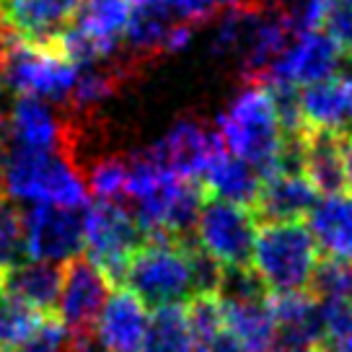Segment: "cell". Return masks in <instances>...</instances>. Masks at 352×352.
Instances as JSON below:
<instances>
[{
  "mask_svg": "<svg viewBox=\"0 0 352 352\" xmlns=\"http://www.w3.org/2000/svg\"><path fill=\"white\" fill-rule=\"evenodd\" d=\"M223 267L212 262L192 239H151L140 243L124 267L122 285L145 306L161 308L218 293Z\"/></svg>",
  "mask_w": 352,
  "mask_h": 352,
  "instance_id": "cell-1",
  "label": "cell"
},
{
  "mask_svg": "<svg viewBox=\"0 0 352 352\" xmlns=\"http://www.w3.org/2000/svg\"><path fill=\"white\" fill-rule=\"evenodd\" d=\"M215 132L220 145L256 168L262 179L285 168H298L296 140L287 135L272 91L259 80L243 83L220 114Z\"/></svg>",
  "mask_w": 352,
  "mask_h": 352,
  "instance_id": "cell-2",
  "label": "cell"
},
{
  "mask_svg": "<svg viewBox=\"0 0 352 352\" xmlns=\"http://www.w3.org/2000/svg\"><path fill=\"white\" fill-rule=\"evenodd\" d=\"M83 168L67 153L11 148L3 166V195L13 202L80 210L86 202Z\"/></svg>",
  "mask_w": 352,
  "mask_h": 352,
  "instance_id": "cell-3",
  "label": "cell"
},
{
  "mask_svg": "<svg viewBox=\"0 0 352 352\" xmlns=\"http://www.w3.org/2000/svg\"><path fill=\"white\" fill-rule=\"evenodd\" d=\"M319 246L300 220L264 223L256 231L249 270L267 293H296L311 285Z\"/></svg>",
  "mask_w": 352,
  "mask_h": 352,
  "instance_id": "cell-4",
  "label": "cell"
},
{
  "mask_svg": "<svg viewBox=\"0 0 352 352\" xmlns=\"http://www.w3.org/2000/svg\"><path fill=\"white\" fill-rule=\"evenodd\" d=\"M3 83L19 96L42 99L47 104H67L78 80V65L52 42H26L11 36L3 60Z\"/></svg>",
  "mask_w": 352,
  "mask_h": 352,
  "instance_id": "cell-5",
  "label": "cell"
},
{
  "mask_svg": "<svg viewBox=\"0 0 352 352\" xmlns=\"http://www.w3.org/2000/svg\"><path fill=\"white\" fill-rule=\"evenodd\" d=\"M195 239L223 270H243L252 262L256 215L246 205L205 197L195 223Z\"/></svg>",
  "mask_w": 352,
  "mask_h": 352,
  "instance_id": "cell-6",
  "label": "cell"
},
{
  "mask_svg": "<svg viewBox=\"0 0 352 352\" xmlns=\"http://www.w3.org/2000/svg\"><path fill=\"white\" fill-rule=\"evenodd\" d=\"M140 226L130 208L99 199L83 215V246L88 259L101 267L111 283H122L124 267L140 246Z\"/></svg>",
  "mask_w": 352,
  "mask_h": 352,
  "instance_id": "cell-7",
  "label": "cell"
},
{
  "mask_svg": "<svg viewBox=\"0 0 352 352\" xmlns=\"http://www.w3.org/2000/svg\"><path fill=\"white\" fill-rule=\"evenodd\" d=\"M342 52L344 50L340 44L321 29L298 32L259 83L272 91H298L300 86H311L340 70Z\"/></svg>",
  "mask_w": 352,
  "mask_h": 352,
  "instance_id": "cell-8",
  "label": "cell"
},
{
  "mask_svg": "<svg viewBox=\"0 0 352 352\" xmlns=\"http://www.w3.org/2000/svg\"><path fill=\"white\" fill-rule=\"evenodd\" d=\"M78 124L73 117H63L55 104L19 96L6 122V143L23 151H50L76 158Z\"/></svg>",
  "mask_w": 352,
  "mask_h": 352,
  "instance_id": "cell-9",
  "label": "cell"
},
{
  "mask_svg": "<svg viewBox=\"0 0 352 352\" xmlns=\"http://www.w3.org/2000/svg\"><path fill=\"white\" fill-rule=\"evenodd\" d=\"M23 246L36 262H70L83 249V212L57 205H29L23 212Z\"/></svg>",
  "mask_w": 352,
  "mask_h": 352,
  "instance_id": "cell-10",
  "label": "cell"
},
{
  "mask_svg": "<svg viewBox=\"0 0 352 352\" xmlns=\"http://www.w3.org/2000/svg\"><path fill=\"white\" fill-rule=\"evenodd\" d=\"M111 296L109 275L91 259H70L63 267V285L57 298V321L67 331H91L96 316Z\"/></svg>",
  "mask_w": 352,
  "mask_h": 352,
  "instance_id": "cell-11",
  "label": "cell"
},
{
  "mask_svg": "<svg viewBox=\"0 0 352 352\" xmlns=\"http://www.w3.org/2000/svg\"><path fill=\"white\" fill-rule=\"evenodd\" d=\"M223 151L218 132L208 127L205 122L195 117H184L171 124V130L155 145H151V153L161 164L174 171L182 179L195 182L197 176L205 174L210 161Z\"/></svg>",
  "mask_w": 352,
  "mask_h": 352,
  "instance_id": "cell-12",
  "label": "cell"
},
{
  "mask_svg": "<svg viewBox=\"0 0 352 352\" xmlns=\"http://www.w3.org/2000/svg\"><path fill=\"white\" fill-rule=\"evenodd\" d=\"M300 130L350 135L352 130V78L344 73L316 80L298 91Z\"/></svg>",
  "mask_w": 352,
  "mask_h": 352,
  "instance_id": "cell-13",
  "label": "cell"
},
{
  "mask_svg": "<svg viewBox=\"0 0 352 352\" xmlns=\"http://www.w3.org/2000/svg\"><path fill=\"white\" fill-rule=\"evenodd\" d=\"M148 306L132 290L122 287L111 293L91 327V337L99 352H140L148 331Z\"/></svg>",
  "mask_w": 352,
  "mask_h": 352,
  "instance_id": "cell-14",
  "label": "cell"
},
{
  "mask_svg": "<svg viewBox=\"0 0 352 352\" xmlns=\"http://www.w3.org/2000/svg\"><path fill=\"white\" fill-rule=\"evenodd\" d=\"M350 135L300 130L296 135L298 168L319 195H340L344 182V140Z\"/></svg>",
  "mask_w": 352,
  "mask_h": 352,
  "instance_id": "cell-15",
  "label": "cell"
},
{
  "mask_svg": "<svg viewBox=\"0 0 352 352\" xmlns=\"http://www.w3.org/2000/svg\"><path fill=\"white\" fill-rule=\"evenodd\" d=\"M83 0H0V16L26 42H52L76 19Z\"/></svg>",
  "mask_w": 352,
  "mask_h": 352,
  "instance_id": "cell-16",
  "label": "cell"
},
{
  "mask_svg": "<svg viewBox=\"0 0 352 352\" xmlns=\"http://www.w3.org/2000/svg\"><path fill=\"white\" fill-rule=\"evenodd\" d=\"M319 202V192L298 168H285L262 179V189L254 199V215L264 223L300 220Z\"/></svg>",
  "mask_w": 352,
  "mask_h": 352,
  "instance_id": "cell-17",
  "label": "cell"
},
{
  "mask_svg": "<svg viewBox=\"0 0 352 352\" xmlns=\"http://www.w3.org/2000/svg\"><path fill=\"white\" fill-rule=\"evenodd\" d=\"M63 285V267L52 262H19L0 272V296L21 300L29 308L47 314L57 306Z\"/></svg>",
  "mask_w": 352,
  "mask_h": 352,
  "instance_id": "cell-18",
  "label": "cell"
},
{
  "mask_svg": "<svg viewBox=\"0 0 352 352\" xmlns=\"http://www.w3.org/2000/svg\"><path fill=\"white\" fill-rule=\"evenodd\" d=\"M132 11L135 8L130 0H83L76 13L78 21L70 26L78 29L91 44H96L109 63L127 34Z\"/></svg>",
  "mask_w": 352,
  "mask_h": 352,
  "instance_id": "cell-19",
  "label": "cell"
},
{
  "mask_svg": "<svg viewBox=\"0 0 352 352\" xmlns=\"http://www.w3.org/2000/svg\"><path fill=\"white\" fill-rule=\"evenodd\" d=\"M308 231L331 259L352 262V195H324L308 212Z\"/></svg>",
  "mask_w": 352,
  "mask_h": 352,
  "instance_id": "cell-20",
  "label": "cell"
},
{
  "mask_svg": "<svg viewBox=\"0 0 352 352\" xmlns=\"http://www.w3.org/2000/svg\"><path fill=\"white\" fill-rule=\"evenodd\" d=\"M262 189V176L256 168L243 164L241 158L220 151L202 174V192L205 197L226 199L236 205L252 208L256 195Z\"/></svg>",
  "mask_w": 352,
  "mask_h": 352,
  "instance_id": "cell-21",
  "label": "cell"
},
{
  "mask_svg": "<svg viewBox=\"0 0 352 352\" xmlns=\"http://www.w3.org/2000/svg\"><path fill=\"white\" fill-rule=\"evenodd\" d=\"M140 352H197L187 306L174 303V306L155 308V314L148 321Z\"/></svg>",
  "mask_w": 352,
  "mask_h": 352,
  "instance_id": "cell-22",
  "label": "cell"
},
{
  "mask_svg": "<svg viewBox=\"0 0 352 352\" xmlns=\"http://www.w3.org/2000/svg\"><path fill=\"white\" fill-rule=\"evenodd\" d=\"M127 176H130V155L111 153L101 155L83 171L86 187L99 199L120 202L127 192Z\"/></svg>",
  "mask_w": 352,
  "mask_h": 352,
  "instance_id": "cell-23",
  "label": "cell"
},
{
  "mask_svg": "<svg viewBox=\"0 0 352 352\" xmlns=\"http://www.w3.org/2000/svg\"><path fill=\"white\" fill-rule=\"evenodd\" d=\"M42 321L44 314L29 308L21 300L0 296V352L32 340L36 329L42 327Z\"/></svg>",
  "mask_w": 352,
  "mask_h": 352,
  "instance_id": "cell-24",
  "label": "cell"
},
{
  "mask_svg": "<svg viewBox=\"0 0 352 352\" xmlns=\"http://www.w3.org/2000/svg\"><path fill=\"white\" fill-rule=\"evenodd\" d=\"M321 344L327 352H352V300H319Z\"/></svg>",
  "mask_w": 352,
  "mask_h": 352,
  "instance_id": "cell-25",
  "label": "cell"
},
{
  "mask_svg": "<svg viewBox=\"0 0 352 352\" xmlns=\"http://www.w3.org/2000/svg\"><path fill=\"white\" fill-rule=\"evenodd\" d=\"M311 293L319 300H352V262L324 259L311 277Z\"/></svg>",
  "mask_w": 352,
  "mask_h": 352,
  "instance_id": "cell-26",
  "label": "cell"
},
{
  "mask_svg": "<svg viewBox=\"0 0 352 352\" xmlns=\"http://www.w3.org/2000/svg\"><path fill=\"white\" fill-rule=\"evenodd\" d=\"M23 254V212L13 199L0 197V272L21 262Z\"/></svg>",
  "mask_w": 352,
  "mask_h": 352,
  "instance_id": "cell-27",
  "label": "cell"
},
{
  "mask_svg": "<svg viewBox=\"0 0 352 352\" xmlns=\"http://www.w3.org/2000/svg\"><path fill=\"white\" fill-rule=\"evenodd\" d=\"M70 340H73V331H67L57 319H44L32 340L3 352H67Z\"/></svg>",
  "mask_w": 352,
  "mask_h": 352,
  "instance_id": "cell-28",
  "label": "cell"
},
{
  "mask_svg": "<svg viewBox=\"0 0 352 352\" xmlns=\"http://www.w3.org/2000/svg\"><path fill=\"white\" fill-rule=\"evenodd\" d=\"M321 32L329 34L342 50H352V8L342 0H329L321 19Z\"/></svg>",
  "mask_w": 352,
  "mask_h": 352,
  "instance_id": "cell-29",
  "label": "cell"
},
{
  "mask_svg": "<svg viewBox=\"0 0 352 352\" xmlns=\"http://www.w3.org/2000/svg\"><path fill=\"white\" fill-rule=\"evenodd\" d=\"M166 11L174 16L176 21L197 26L205 23L218 13V3L215 0H166Z\"/></svg>",
  "mask_w": 352,
  "mask_h": 352,
  "instance_id": "cell-30",
  "label": "cell"
},
{
  "mask_svg": "<svg viewBox=\"0 0 352 352\" xmlns=\"http://www.w3.org/2000/svg\"><path fill=\"white\" fill-rule=\"evenodd\" d=\"M197 352H246V350H243L239 342L233 340L231 334H226V331H223V334H218L212 342L202 344Z\"/></svg>",
  "mask_w": 352,
  "mask_h": 352,
  "instance_id": "cell-31",
  "label": "cell"
},
{
  "mask_svg": "<svg viewBox=\"0 0 352 352\" xmlns=\"http://www.w3.org/2000/svg\"><path fill=\"white\" fill-rule=\"evenodd\" d=\"M218 8H246V6H267L275 0H215Z\"/></svg>",
  "mask_w": 352,
  "mask_h": 352,
  "instance_id": "cell-32",
  "label": "cell"
},
{
  "mask_svg": "<svg viewBox=\"0 0 352 352\" xmlns=\"http://www.w3.org/2000/svg\"><path fill=\"white\" fill-rule=\"evenodd\" d=\"M344 182L352 189V138L344 140Z\"/></svg>",
  "mask_w": 352,
  "mask_h": 352,
  "instance_id": "cell-33",
  "label": "cell"
},
{
  "mask_svg": "<svg viewBox=\"0 0 352 352\" xmlns=\"http://www.w3.org/2000/svg\"><path fill=\"white\" fill-rule=\"evenodd\" d=\"M8 42H11V36H8V26H6L3 16H0V67H3L6 52H8Z\"/></svg>",
  "mask_w": 352,
  "mask_h": 352,
  "instance_id": "cell-34",
  "label": "cell"
},
{
  "mask_svg": "<svg viewBox=\"0 0 352 352\" xmlns=\"http://www.w3.org/2000/svg\"><path fill=\"white\" fill-rule=\"evenodd\" d=\"M135 8H143V6H164L166 0H130Z\"/></svg>",
  "mask_w": 352,
  "mask_h": 352,
  "instance_id": "cell-35",
  "label": "cell"
},
{
  "mask_svg": "<svg viewBox=\"0 0 352 352\" xmlns=\"http://www.w3.org/2000/svg\"><path fill=\"white\" fill-rule=\"evenodd\" d=\"M6 132V114H3V104H0V135Z\"/></svg>",
  "mask_w": 352,
  "mask_h": 352,
  "instance_id": "cell-36",
  "label": "cell"
},
{
  "mask_svg": "<svg viewBox=\"0 0 352 352\" xmlns=\"http://www.w3.org/2000/svg\"><path fill=\"white\" fill-rule=\"evenodd\" d=\"M342 3H344V6H350V8H352V0H342Z\"/></svg>",
  "mask_w": 352,
  "mask_h": 352,
  "instance_id": "cell-37",
  "label": "cell"
},
{
  "mask_svg": "<svg viewBox=\"0 0 352 352\" xmlns=\"http://www.w3.org/2000/svg\"><path fill=\"white\" fill-rule=\"evenodd\" d=\"M350 52H352V50H350Z\"/></svg>",
  "mask_w": 352,
  "mask_h": 352,
  "instance_id": "cell-38",
  "label": "cell"
}]
</instances>
